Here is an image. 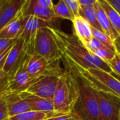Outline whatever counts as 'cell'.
<instances>
[{
  "label": "cell",
  "mask_w": 120,
  "mask_h": 120,
  "mask_svg": "<svg viewBox=\"0 0 120 120\" xmlns=\"http://www.w3.org/2000/svg\"><path fill=\"white\" fill-rule=\"evenodd\" d=\"M77 97V83L73 73L64 66L60 76L52 102L58 115L71 114L73 103Z\"/></svg>",
  "instance_id": "277c9868"
},
{
  "label": "cell",
  "mask_w": 120,
  "mask_h": 120,
  "mask_svg": "<svg viewBox=\"0 0 120 120\" xmlns=\"http://www.w3.org/2000/svg\"><path fill=\"white\" fill-rule=\"evenodd\" d=\"M25 0H0V30L20 11Z\"/></svg>",
  "instance_id": "5bb4252c"
},
{
  "label": "cell",
  "mask_w": 120,
  "mask_h": 120,
  "mask_svg": "<svg viewBox=\"0 0 120 120\" xmlns=\"http://www.w3.org/2000/svg\"><path fill=\"white\" fill-rule=\"evenodd\" d=\"M63 65L73 73L77 83V97L71 114L78 120H98L99 105L96 91L68 65Z\"/></svg>",
  "instance_id": "7a4b0ae2"
},
{
  "label": "cell",
  "mask_w": 120,
  "mask_h": 120,
  "mask_svg": "<svg viewBox=\"0 0 120 120\" xmlns=\"http://www.w3.org/2000/svg\"><path fill=\"white\" fill-rule=\"evenodd\" d=\"M44 120H78L72 114L69 115H57L52 117L47 118Z\"/></svg>",
  "instance_id": "4dcf8cb0"
},
{
  "label": "cell",
  "mask_w": 120,
  "mask_h": 120,
  "mask_svg": "<svg viewBox=\"0 0 120 120\" xmlns=\"http://www.w3.org/2000/svg\"><path fill=\"white\" fill-rule=\"evenodd\" d=\"M1 96L5 101L9 117L30 110V107L20 96V94L7 92Z\"/></svg>",
  "instance_id": "9a60e30c"
},
{
  "label": "cell",
  "mask_w": 120,
  "mask_h": 120,
  "mask_svg": "<svg viewBox=\"0 0 120 120\" xmlns=\"http://www.w3.org/2000/svg\"><path fill=\"white\" fill-rule=\"evenodd\" d=\"M91 34H92L93 37H95L98 41H100L105 47L115 51L113 41L110 38V37H108L104 32H101V31H99V30L94 28V27H91Z\"/></svg>",
  "instance_id": "603a6c76"
},
{
  "label": "cell",
  "mask_w": 120,
  "mask_h": 120,
  "mask_svg": "<svg viewBox=\"0 0 120 120\" xmlns=\"http://www.w3.org/2000/svg\"><path fill=\"white\" fill-rule=\"evenodd\" d=\"M117 77H118V78H120V77H118V76H117Z\"/></svg>",
  "instance_id": "74e56055"
},
{
  "label": "cell",
  "mask_w": 120,
  "mask_h": 120,
  "mask_svg": "<svg viewBox=\"0 0 120 120\" xmlns=\"http://www.w3.org/2000/svg\"></svg>",
  "instance_id": "8d00e7d4"
},
{
  "label": "cell",
  "mask_w": 120,
  "mask_h": 120,
  "mask_svg": "<svg viewBox=\"0 0 120 120\" xmlns=\"http://www.w3.org/2000/svg\"><path fill=\"white\" fill-rule=\"evenodd\" d=\"M10 75L3 70H0V95L8 92Z\"/></svg>",
  "instance_id": "d4e9b609"
},
{
  "label": "cell",
  "mask_w": 120,
  "mask_h": 120,
  "mask_svg": "<svg viewBox=\"0 0 120 120\" xmlns=\"http://www.w3.org/2000/svg\"><path fill=\"white\" fill-rule=\"evenodd\" d=\"M61 60L83 78L95 91L110 94L120 98V79L113 74L100 69L82 68L64 56H62Z\"/></svg>",
  "instance_id": "3957f363"
},
{
  "label": "cell",
  "mask_w": 120,
  "mask_h": 120,
  "mask_svg": "<svg viewBox=\"0 0 120 120\" xmlns=\"http://www.w3.org/2000/svg\"><path fill=\"white\" fill-rule=\"evenodd\" d=\"M72 23L75 32L74 34L85 46L92 37L90 25L80 15L75 17Z\"/></svg>",
  "instance_id": "ac0fdd59"
},
{
  "label": "cell",
  "mask_w": 120,
  "mask_h": 120,
  "mask_svg": "<svg viewBox=\"0 0 120 120\" xmlns=\"http://www.w3.org/2000/svg\"><path fill=\"white\" fill-rule=\"evenodd\" d=\"M23 67L26 72L33 78L49 75L60 76L63 72V70L59 65V63H51L44 58L35 54L27 56Z\"/></svg>",
  "instance_id": "8992f818"
},
{
  "label": "cell",
  "mask_w": 120,
  "mask_h": 120,
  "mask_svg": "<svg viewBox=\"0 0 120 120\" xmlns=\"http://www.w3.org/2000/svg\"><path fill=\"white\" fill-rule=\"evenodd\" d=\"M49 117V115L44 112L30 110L9 117L8 120H44Z\"/></svg>",
  "instance_id": "7402d4cb"
},
{
  "label": "cell",
  "mask_w": 120,
  "mask_h": 120,
  "mask_svg": "<svg viewBox=\"0 0 120 120\" xmlns=\"http://www.w3.org/2000/svg\"><path fill=\"white\" fill-rule=\"evenodd\" d=\"M12 46H13V45H12ZM12 46H10V47H9L8 49H7L6 50H5L4 51L0 53V70H3V68H4V64H5V61H6V59L7 55H8L9 51L11 50Z\"/></svg>",
  "instance_id": "d6a6232c"
},
{
  "label": "cell",
  "mask_w": 120,
  "mask_h": 120,
  "mask_svg": "<svg viewBox=\"0 0 120 120\" xmlns=\"http://www.w3.org/2000/svg\"><path fill=\"white\" fill-rule=\"evenodd\" d=\"M113 44H114V46H115L116 53L120 54V36L117 37L113 41Z\"/></svg>",
  "instance_id": "d590c367"
},
{
  "label": "cell",
  "mask_w": 120,
  "mask_h": 120,
  "mask_svg": "<svg viewBox=\"0 0 120 120\" xmlns=\"http://www.w3.org/2000/svg\"><path fill=\"white\" fill-rule=\"evenodd\" d=\"M51 29L62 56L84 69L95 68L110 74L113 73L109 65L87 49L74 34H67L53 27Z\"/></svg>",
  "instance_id": "6da1fadb"
},
{
  "label": "cell",
  "mask_w": 120,
  "mask_h": 120,
  "mask_svg": "<svg viewBox=\"0 0 120 120\" xmlns=\"http://www.w3.org/2000/svg\"><path fill=\"white\" fill-rule=\"evenodd\" d=\"M96 93L99 105L98 120H120V98L103 91Z\"/></svg>",
  "instance_id": "ba28073f"
},
{
  "label": "cell",
  "mask_w": 120,
  "mask_h": 120,
  "mask_svg": "<svg viewBox=\"0 0 120 120\" xmlns=\"http://www.w3.org/2000/svg\"><path fill=\"white\" fill-rule=\"evenodd\" d=\"M79 15L82 17L90 25L91 27H94L101 32H103L101 25L98 22L96 13L94 7L87 8H80Z\"/></svg>",
  "instance_id": "ffe728a7"
},
{
  "label": "cell",
  "mask_w": 120,
  "mask_h": 120,
  "mask_svg": "<svg viewBox=\"0 0 120 120\" xmlns=\"http://www.w3.org/2000/svg\"><path fill=\"white\" fill-rule=\"evenodd\" d=\"M59 77L60 76L56 75L40 77L27 91L39 97L52 101L56 90Z\"/></svg>",
  "instance_id": "30bf717a"
},
{
  "label": "cell",
  "mask_w": 120,
  "mask_h": 120,
  "mask_svg": "<svg viewBox=\"0 0 120 120\" xmlns=\"http://www.w3.org/2000/svg\"><path fill=\"white\" fill-rule=\"evenodd\" d=\"M53 11L56 18H60L73 21L75 17L72 15L69 8H68L64 0H60L56 4H53Z\"/></svg>",
  "instance_id": "44dd1931"
},
{
  "label": "cell",
  "mask_w": 120,
  "mask_h": 120,
  "mask_svg": "<svg viewBox=\"0 0 120 120\" xmlns=\"http://www.w3.org/2000/svg\"><path fill=\"white\" fill-rule=\"evenodd\" d=\"M27 56L23 40L20 37L17 38L7 55L3 70L12 76L22 66Z\"/></svg>",
  "instance_id": "9c48e42d"
},
{
  "label": "cell",
  "mask_w": 120,
  "mask_h": 120,
  "mask_svg": "<svg viewBox=\"0 0 120 120\" xmlns=\"http://www.w3.org/2000/svg\"><path fill=\"white\" fill-rule=\"evenodd\" d=\"M36 2L41 6L46 8H53V3L51 0H36Z\"/></svg>",
  "instance_id": "836d02e7"
},
{
  "label": "cell",
  "mask_w": 120,
  "mask_h": 120,
  "mask_svg": "<svg viewBox=\"0 0 120 120\" xmlns=\"http://www.w3.org/2000/svg\"><path fill=\"white\" fill-rule=\"evenodd\" d=\"M108 1L120 14V0H108Z\"/></svg>",
  "instance_id": "e575fe53"
},
{
  "label": "cell",
  "mask_w": 120,
  "mask_h": 120,
  "mask_svg": "<svg viewBox=\"0 0 120 120\" xmlns=\"http://www.w3.org/2000/svg\"><path fill=\"white\" fill-rule=\"evenodd\" d=\"M14 41L15 40L0 38V53L4 51L10 46H11L13 44Z\"/></svg>",
  "instance_id": "f546056e"
},
{
  "label": "cell",
  "mask_w": 120,
  "mask_h": 120,
  "mask_svg": "<svg viewBox=\"0 0 120 120\" xmlns=\"http://www.w3.org/2000/svg\"><path fill=\"white\" fill-rule=\"evenodd\" d=\"M20 95L22 98V99L27 103V104L30 108V110L44 112L49 115L50 117L60 115H58L55 112L52 101L39 97L27 91L20 93Z\"/></svg>",
  "instance_id": "7c38bea8"
},
{
  "label": "cell",
  "mask_w": 120,
  "mask_h": 120,
  "mask_svg": "<svg viewBox=\"0 0 120 120\" xmlns=\"http://www.w3.org/2000/svg\"><path fill=\"white\" fill-rule=\"evenodd\" d=\"M96 0H78L80 8H87L94 7Z\"/></svg>",
  "instance_id": "1f68e13d"
},
{
  "label": "cell",
  "mask_w": 120,
  "mask_h": 120,
  "mask_svg": "<svg viewBox=\"0 0 120 120\" xmlns=\"http://www.w3.org/2000/svg\"><path fill=\"white\" fill-rule=\"evenodd\" d=\"M51 27H41L37 31L32 55H39L51 63H58L62 58V53Z\"/></svg>",
  "instance_id": "5b68a950"
},
{
  "label": "cell",
  "mask_w": 120,
  "mask_h": 120,
  "mask_svg": "<svg viewBox=\"0 0 120 120\" xmlns=\"http://www.w3.org/2000/svg\"><path fill=\"white\" fill-rule=\"evenodd\" d=\"M38 78L32 77L25 70L23 65L12 76H10L8 92L20 94L27 91Z\"/></svg>",
  "instance_id": "8fae6325"
},
{
  "label": "cell",
  "mask_w": 120,
  "mask_h": 120,
  "mask_svg": "<svg viewBox=\"0 0 120 120\" xmlns=\"http://www.w3.org/2000/svg\"><path fill=\"white\" fill-rule=\"evenodd\" d=\"M9 116L8 114L5 101L1 95H0V120H8Z\"/></svg>",
  "instance_id": "f1b7e54d"
},
{
  "label": "cell",
  "mask_w": 120,
  "mask_h": 120,
  "mask_svg": "<svg viewBox=\"0 0 120 120\" xmlns=\"http://www.w3.org/2000/svg\"><path fill=\"white\" fill-rule=\"evenodd\" d=\"M20 12L23 17L33 16L51 23L57 18L53 9L46 8L39 6L36 2V0H25Z\"/></svg>",
  "instance_id": "4fadbf2b"
},
{
  "label": "cell",
  "mask_w": 120,
  "mask_h": 120,
  "mask_svg": "<svg viewBox=\"0 0 120 120\" xmlns=\"http://www.w3.org/2000/svg\"><path fill=\"white\" fill-rule=\"evenodd\" d=\"M85 47H86L87 49H89L91 52L93 53L94 51H97L100 49H102L103 47H105V46L97 39L92 37L90 39V40L88 41V43L86 44Z\"/></svg>",
  "instance_id": "83f0119b"
},
{
  "label": "cell",
  "mask_w": 120,
  "mask_h": 120,
  "mask_svg": "<svg viewBox=\"0 0 120 120\" xmlns=\"http://www.w3.org/2000/svg\"><path fill=\"white\" fill-rule=\"evenodd\" d=\"M22 22L23 16L20 11L13 20L0 30V38L15 40L22 32Z\"/></svg>",
  "instance_id": "2e32d148"
},
{
  "label": "cell",
  "mask_w": 120,
  "mask_h": 120,
  "mask_svg": "<svg viewBox=\"0 0 120 120\" xmlns=\"http://www.w3.org/2000/svg\"><path fill=\"white\" fill-rule=\"evenodd\" d=\"M93 53L104 62L108 63L115 57L117 53L116 51H112L107 47H103L96 51H94Z\"/></svg>",
  "instance_id": "cb8c5ba5"
},
{
  "label": "cell",
  "mask_w": 120,
  "mask_h": 120,
  "mask_svg": "<svg viewBox=\"0 0 120 120\" xmlns=\"http://www.w3.org/2000/svg\"><path fill=\"white\" fill-rule=\"evenodd\" d=\"M107 63L112 69L113 73H115L117 76L120 77V54L116 53L115 57Z\"/></svg>",
  "instance_id": "484cf974"
},
{
  "label": "cell",
  "mask_w": 120,
  "mask_h": 120,
  "mask_svg": "<svg viewBox=\"0 0 120 120\" xmlns=\"http://www.w3.org/2000/svg\"><path fill=\"white\" fill-rule=\"evenodd\" d=\"M53 27L51 23L33 16L23 17L22 30L20 35L24 41V46L27 55L32 54L33 46L37 31L41 27Z\"/></svg>",
  "instance_id": "52a82bcc"
},
{
  "label": "cell",
  "mask_w": 120,
  "mask_h": 120,
  "mask_svg": "<svg viewBox=\"0 0 120 120\" xmlns=\"http://www.w3.org/2000/svg\"><path fill=\"white\" fill-rule=\"evenodd\" d=\"M70 11L74 17L79 15L80 6L78 0H64Z\"/></svg>",
  "instance_id": "4316f807"
},
{
  "label": "cell",
  "mask_w": 120,
  "mask_h": 120,
  "mask_svg": "<svg viewBox=\"0 0 120 120\" xmlns=\"http://www.w3.org/2000/svg\"><path fill=\"white\" fill-rule=\"evenodd\" d=\"M94 8L96 11L97 18L103 32L105 34H106L108 37H110V38L112 41H114L117 37H119V35L112 27L109 18L107 16L106 13L105 12V11L101 6L100 3L98 2V0L96 1Z\"/></svg>",
  "instance_id": "e0dca14e"
},
{
  "label": "cell",
  "mask_w": 120,
  "mask_h": 120,
  "mask_svg": "<svg viewBox=\"0 0 120 120\" xmlns=\"http://www.w3.org/2000/svg\"><path fill=\"white\" fill-rule=\"evenodd\" d=\"M98 2L106 13L112 27L120 36V14L109 4L108 0H98Z\"/></svg>",
  "instance_id": "d6986e66"
}]
</instances>
